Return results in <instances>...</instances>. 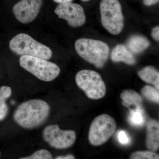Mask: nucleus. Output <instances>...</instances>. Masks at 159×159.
I'll list each match as a JSON object with an SVG mask.
<instances>
[{
    "instance_id": "nucleus-1",
    "label": "nucleus",
    "mask_w": 159,
    "mask_h": 159,
    "mask_svg": "<svg viewBox=\"0 0 159 159\" xmlns=\"http://www.w3.org/2000/svg\"><path fill=\"white\" fill-rule=\"evenodd\" d=\"M49 104L40 99H32L23 102L15 111L14 119L25 129H33L43 124L50 114Z\"/></svg>"
},
{
    "instance_id": "nucleus-2",
    "label": "nucleus",
    "mask_w": 159,
    "mask_h": 159,
    "mask_svg": "<svg viewBox=\"0 0 159 159\" xmlns=\"http://www.w3.org/2000/svg\"><path fill=\"white\" fill-rule=\"evenodd\" d=\"M77 54L86 61L97 68H102L108 59L110 49L102 41L81 38L75 43Z\"/></svg>"
},
{
    "instance_id": "nucleus-3",
    "label": "nucleus",
    "mask_w": 159,
    "mask_h": 159,
    "mask_svg": "<svg viewBox=\"0 0 159 159\" xmlns=\"http://www.w3.org/2000/svg\"><path fill=\"white\" fill-rule=\"evenodd\" d=\"M11 51L19 55H29L46 60L52 57V52L48 47L40 43L25 33H20L9 42Z\"/></svg>"
},
{
    "instance_id": "nucleus-4",
    "label": "nucleus",
    "mask_w": 159,
    "mask_h": 159,
    "mask_svg": "<svg viewBox=\"0 0 159 159\" xmlns=\"http://www.w3.org/2000/svg\"><path fill=\"white\" fill-rule=\"evenodd\" d=\"M19 63L23 68L43 81H52L60 73V69L56 64L40 57L22 55Z\"/></svg>"
},
{
    "instance_id": "nucleus-5",
    "label": "nucleus",
    "mask_w": 159,
    "mask_h": 159,
    "mask_svg": "<svg viewBox=\"0 0 159 159\" xmlns=\"http://www.w3.org/2000/svg\"><path fill=\"white\" fill-rule=\"evenodd\" d=\"M100 12L103 27L114 35L121 33L124 27V18L119 0H102Z\"/></svg>"
},
{
    "instance_id": "nucleus-6",
    "label": "nucleus",
    "mask_w": 159,
    "mask_h": 159,
    "mask_svg": "<svg viewBox=\"0 0 159 159\" xmlns=\"http://www.w3.org/2000/svg\"><path fill=\"white\" fill-rule=\"evenodd\" d=\"M78 87L91 99L103 98L106 93V87L101 76L96 71L83 70L78 72L75 77Z\"/></svg>"
},
{
    "instance_id": "nucleus-7",
    "label": "nucleus",
    "mask_w": 159,
    "mask_h": 159,
    "mask_svg": "<svg viewBox=\"0 0 159 159\" xmlns=\"http://www.w3.org/2000/svg\"><path fill=\"white\" fill-rule=\"evenodd\" d=\"M116 127V121L107 114L99 115L93 120L90 126L89 140L94 146L106 143L113 135Z\"/></svg>"
},
{
    "instance_id": "nucleus-8",
    "label": "nucleus",
    "mask_w": 159,
    "mask_h": 159,
    "mask_svg": "<svg viewBox=\"0 0 159 159\" xmlns=\"http://www.w3.org/2000/svg\"><path fill=\"white\" fill-rule=\"evenodd\" d=\"M44 141L50 146L56 149H65L72 146L76 139L74 130H62L57 125H49L43 131Z\"/></svg>"
},
{
    "instance_id": "nucleus-9",
    "label": "nucleus",
    "mask_w": 159,
    "mask_h": 159,
    "mask_svg": "<svg viewBox=\"0 0 159 159\" xmlns=\"http://www.w3.org/2000/svg\"><path fill=\"white\" fill-rule=\"evenodd\" d=\"M59 18L65 20L72 27H79L84 25L86 16L82 6L78 4L68 2L61 3L54 10Z\"/></svg>"
},
{
    "instance_id": "nucleus-10",
    "label": "nucleus",
    "mask_w": 159,
    "mask_h": 159,
    "mask_svg": "<svg viewBox=\"0 0 159 159\" xmlns=\"http://www.w3.org/2000/svg\"><path fill=\"white\" fill-rule=\"evenodd\" d=\"M43 0H21L13 7L16 19L22 24L31 23L39 13Z\"/></svg>"
},
{
    "instance_id": "nucleus-11",
    "label": "nucleus",
    "mask_w": 159,
    "mask_h": 159,
    "mask_svg": "<svg viewBox=\"0 0 159 159\" xmlns=\"http://www.w3.org/2000/svg\"><path fill=\"white\" fill-rule=\"evenodd\" d=\"M145 145L148 150L156 152L159 148V123L155 119L147 122Z\"/></svg>"
},
{
    "instance_id": "nucleus-12",
    "label": "nucleus",
    "mask_w": 159,
    "mask_h": 159,
    "mask_svg": "<svg viewBox=\"0 0 159 159\" xmlns=\"http://www.w3.org/2000/svg\"><path fill=\"white\" fill-rule=\"evenodd\" d=\"M111 59L115 62L122 61L130 65L136 63V60L131 52L122 44L118 45L113 49Z\"/></svg>"
},
{
    "instance_id": "nucleus-13",
    "label": "nucleus",
    "mask_w": 159,
    "mask_h": 159,
    "mask_svg": "<svg viewBox=\"0 0 159 159\" xmlns=\"http://www.w3.org/2000/svg\"><path fill=\"white\" fill-rule=\"evenodd\" d=\"M122 105L129 108L131 106L135 107H142L143 99L142 97L133 90H125L120 95Z\"/></svg>"
},
{
    "instance_id": "nucleus-14",
    "label": "nucleus",
    "mask_w": 159,
    "mask_h": 159,
    "mask_svg": "<svg viewBox=\"0 0 159 159\" xmlns=\"http://www.w3.org/2000/svg\"><path fill=\"white\" fill-rule=\"evenodd\" d=\"M139 77L143 81L153 84L157 89H159V73L152 66H147L139 71Z\"/></svg>"
},
{
    "instance_id": "nucleus-15",
    "label": "nucleus",
    "mask_w": 159,
    "mask_h": 159,
    "mask_svg": "<svg viewBox=\"0 0 159 159\" xmlns=\"http://www.w3.org/2000/svg\"><path fill=\"white\" fill-rule=\"evenodd\" d=\"M127 45L131 52L139 54L147 49L150 46V42L144 36L136 35L129 38Z\"/></svg>"
},
{
    "instance_id": "nucleus-16",
    "label": "nucleus",
    "mask_w": 159,
    "mask_h": 159,
    "mask_svg": "<svg viewBox=\"0 0 159 159\" xmlns=\"http://www.w3.org/2000/svg\"><path fill=\"white\" fill-rule=\"evenodd\" d=\"M129 121L131 124L135 126H141L145 122L144 112L142 107H135L130 109Z\"/></svg>"
},
{
    "instance_id": "nucleus-17",
    "label": "nucleus",
    "mask_w": 159,
    "mask_h": 159,
    "mask_svg": "<svg viewBox=\"0 0 159 159\" xmlns=\"http://www.w3.org/2000/svg\"><path fill=\"white\" fill-rule=\"evenodd\" d=\"M142 95L151 102L159 103V90L149 85H145L141 90Z\"/></svg>"
},
{
    "instance_id": "nucleus-18",
    "label": "nucleus",
    "mask_w": 159,
    "mask_h": 159,
    "mask_svg": "<svg viewBox=\"0 0 159 159\" xmlns=\"http://www.w3.org/2000/svg\"><path fill=\"white\" fill-rule=\"evenodd\" d=\"M131 159H158L159 156L154 152L151 151H136L130 155Z\"/></svg>"
},
{
    "instance_id": "nucleus-19",
    "label": "nucleus",
    "mask_w": 159,
    "mask_h": 159,
    "mask_svg": "<svg viewBox=\"0 0 159 159\" xmlns=\"http://www.w3.org/2000/svg\"><path fill=\"white\" fill-rule=\"evenodd\" d=\"M9 97L8 94L0 89V120L5 119L8 113V108L6 100Z\"/></svg>"
},
{
    "instance_id": "nucleus-20",
    "label": "nucleus",
    "mask_w": 159,
    "mask_h": 159,
    "mask_svg": "<svg viewBox=\"0 0 159 159\" xmlns=\"http://www.w3.org/2000/svg\"><path fill=\"white\" fill-rule=\"evenodd\" d=\"M20 159H52L53 157L51 152L46 149H40L34 152L30 156L21 158Z\"/></svg>"
},
{
    "instance_id": "nucleus-21",
    "label": "nucleus",
    "mask_w": 159,
    "mask_h": 159,
    "mask_svg": "<svg viewBox=\"0 0 159 159\" xmlns=\"http://www.w3.org/2000/svg\"><path fill=\"white\" fill-rule=\"evenodd\" d=\"M118 139L119 143L122 145H128L130 143V138L124 130H121L118 132Z\"/></svg>"
},
{
    "instance_id": "nucleus-22",
    "label": "nucleus",
    "mask_w": 159,
    "mask_h": 159,
    "mask_svg": "<svg viewBox=\"0 0 159 159\" xmlns=\"http://www.w3.org/2000/svg\"><path fill=\"white\" fill-rule=\"evenodd\" d=\"M152 36L153 39L158 42L159 41V27L157 26L152 29Z\"/></svg>"
},
{
    "instance_id": "nucleus-23",
    "label": "nucleus",
    "mask_w": 159,
    "mask_h": 159,
    "mask_svg": "<svg viewBox=\"0 0 159 159\" xmlns=\"http://www.w3.org/2000/svg\"><path fill=\"white\" fill-rule=\"evenodd\" d=\"M159 0H144V3L145 6H150L158 2Z\"/></svg>"
},
{
    "instance_id": "nucleus-24",
    "label": "nucleus",
    "mask_w": 159,
    "mask_h": 159,
    "mask_svg": "<svg viewBox=\"0 0 159 159\" xmlns=\"http://www.w3.org/2000/svg\"><path fill=\"white\" fill-rule=\"evenodd\" d=\"M56 159H74L75 157L72 155H68L65 156H58L55 158Z\"/></svg>"
},
{
    "instance_id": "nucleus-25",
    "label": "nucleus",
    "mask_w": 159,
    "mask_h": 159,
    "mask_svg": "<svg viewBox=\"0 0 159 159\" xmlns=\"http://www.w3.org/2000/svg\"><path fill=\"white\" fill-rule=\"evenodd\" d=\"M53 1L55 2L61 4V3L70 2L71 1H73V0H53Z\"/></svg>"
},
{
    "instance_id": "nucleus-26",
    "label": "nucleus",
    "mask_w": 159,
    "mask_h": 159,
    "mask_svg": "<svg viewBox=\"0 0 159 159\" xmlns=\"http://www.w3.org/2000/svg\"><path fill=\"white\" fill-rule=\"evenodd\" d=\"M81 1H83V2H88V1H90V0H81Z\"/></svg>"
}]
</instances>
